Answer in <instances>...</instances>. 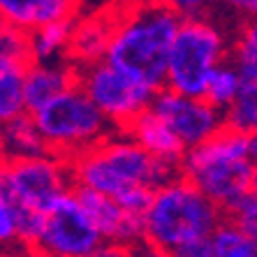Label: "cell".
<instances>
[{
    "label": "cell",
    "mask_w": 257,
    "mask_h": 257,
    "mask_svg": "<svg viewBox=\"0 0 257 257\" xmlns=\"http://www.w3.org/2000/svg\"><path fill=\"white\" fill-rule=\"evenodd\" d=\"M179 26L172 3L118 7L104 63L158 93L165 88L169 49Z\"/></svg>",
    "instance_id": "6da1fadb"
},
{
    "label": "cell",
    "mask_w": 257,
    "mask_h": 257,
    "mask_svg": "<svg viewBox=\"0 0 257 257\" xmlns=\"http://www.w3.org/2000/svg\"><path fill=\"white\" fill-rule=\"evenodd\" d=\"M179 174L222 215L257 186V137L222 127L209 142L186 151Z\"/></svg>",
    "instance_id": "7a4b0ae2"
},
{
    "label": "cell",
    "mask_w": 257,
    "mask_h": 257,
    "mask_svg": "<svg viewBox=\"0 0 257 257\" xmlns=\"http://www.w3.org/2000/svg\"><path fill=\"white\" fill-rule=\"evenodd\" d=\"M72 183L116 199L132 188L156 190L174 179L179 169L162 165L144 153L123 130L109 132L93 149L70 160Z\"/></svg>",
    "instance_id": "3957f363"
},
{
    "label": "cell",
    "mask_w": 257,
    "mask_h": 257,
    "mask_svg": "<svg viewBox=\"0 0 257 257\" xmlns=\"http://www.w3.org/2000/svg\"><path fill=\"white\" fill-rule=\"evenodd\" d=\"M222 220L225 215L190 181L176 174L151 195V204L142 218L144 243L172 255L190 241L209 239Z\"/></svg>",
    "instance_id": "277c9868"
},
{
    "label": "cell",
    "mask_w": 257,
    "mask_h": 257,
    "mask_svg": "<svg viewBox=\"0 0 257 257\" xmlns=\"http://www.w3.org/2000/svg\"><path fill=\"white\" fill-rule=\"evenodd\" d=\"M72 190L70 162L51 153L33 160H5L0 167V195L17 213L19 243H33L42 213Z\"/></svg>",
    "instance_id": "5b68a950"
},
{
    "label": "cell",
    "mask_w": 257,
    "mask_h": 257,
    "mask_svg": "<svg viewBox=\"0 0 257 257\" xmlns=\"http://www.w3.org/2000/svg\"><path fill=\"white\" fill-rule=\"evenodd\" d=\"M229 40L225 26L209 17L181 21L169 49L165 88L179 95L202 97L206 79L229 56Z\"/></svg>",
    "instance_id": "8992f818"
},
{
    "label": "cell",
    "mask_w": 257,
    "mask_h": 257,
    "mask_svg": "<svg viewBox=\"0 0 257 257\" xmlns=\"http://www.w3.org/2000/svg\"><path fill=\"white\" fill-rule=\"evenodd\" d=\"M30 118L44 139L47 153L67 162L93 149L109 132H114V127L93 107V102L77 84L33 111Z\"/></svg>",
    "instance_id": "52a82bcc"
},
{
    "label": "cell",
    "mask_w": 257,
    "mask_h": 257,
    "mask_svg": "<svg viewBox=\"0 0 257 257\" xmlns=\"http://www.w3.org/2000/svg\"><path fill=\"white\" fill-rule=\"evenodd\" d=\"M77 86L114 130H125L151 107V100L156 95L104 60L77 70Z\"/></svg>",
    "instance_id": "ba28073f"
},
{
    "label": "cell",
    "mask_w": 257,
    "mask_h": 257,
    "mask_svg": "<svg viewBox=\"0 0 257 257\" xmlns=\"http://www.w3.org/2000/svg\"><path fill=\"white\" fill-rule=\"evenodd\" d=\"M100 243V234L74 192H67L42 213L37 236L28 248L35 257H86Z\"/></svg>",
    "instance_id": "9c48e42d"
},
{
    "label": "cell",
    "mask_w": 257,
    "mask_h": 257,
    "mask_svg": "<svg viewBox=\"0 0 257 257\" xmlns=\"http://www.w3.org/2000/svg\"><path fill=\"white\" fill-rule=\"evenodd\" d=\"M151 111L172 130V135L190 151L209 142L225 127V118L204 97H188L172 90H158L151 100Z\"/></svg>",
    "instance_id": "30bf717a"
},
{
    "label": "cell",
    "mask_w": 257,
    "mask_h": 257,
    "mask_svg": "<svg viewBox=\"0 0 257 257\" xmlns=\"http://www.w3.org/2000/svg\"><path fill=\"white\" fill-rule=\"evenodd\" d=\"M72 192H74L79 206L84 209V213L88 215V220L93 222V227L97 229L102 241L118 243L123 248H132L144 241L142 218L125 213L111 197L93 190H84V188H74Z\"/></svg>",
    "instance_id": "8fae6325"
},
{
    "label": "cell",
    "mask_w": 257,
    "mask_h": 257,
    "mask_svg": "<svg viewBox=\"0 0 257 257\" xmlns=\"http://www.w3.org/2000/svg\"><path fill=\"white\" fill-rule=\"evenodd\" d=\"M116 10H93V12H79L72 28L70 47H67L65 60L74 70L102 63L107 56L111 33H114Z\"/></svg>",
    "instance_id": "7c38bea8"
},
{
    "label": "cell",
    "mask_w": 257,
    "mask_h": 257,
    "mask_svg": "<svg viewBox=\"0 0 257 257\" xmlns=\"http://www.w3.org/2000/svg\"><path fill=\"white\" fill-rule=\"evenodd\" d=\"M79 12L81 5L72 0H0V19L28 35L54 21L74 19Z\"/></svg>",
    "instance_id": "4fadbf2b"
},
{
    "label": "cell",
    "mask_w": 257,
    "mask_h": 257,
    "mask_svg": "<svg viewBox=\"0 0 257 257\" xmlns=\"http://www.w3.org/2000/svg\"><path fill=\"white\" fill-rule=\"evenodd\" d=\"M77 84V70L67 60L56 63H30L24 70V97L28 114L65 93Z\"/></svg>",
    "instance_id": "5bb4252c"
},
{
    "label": "cell",
    "mask_w": 257,
    "mask_h": 257,
    "mask_svg": "<svg viewBox=\"0 0 257 257\" xmlns=\"http://www.w3.org/2000/svg\"><path fill=\"white\" fill-rule=\"evenodd\" d=\"M123 132L137 144L144 153H149V156L156 158L158 162L169 165V167H174V169H179L181 160L186 156L183 144L174 137L172 130H169L151 109H146L144 114H139Z\"/></svg>",
    "instance_id": "9a60e30c"
},
{
    "label": "cell",
    "mask_w": 257,
    "mask_h": 257,
    "mask_svg": "<svg viewBox=\"0 0 257 257\" xmlns=\"http://www.w3.org/2000/svg\"><path fill=\"white\" fill-rule=\"evenodd\" d=\"M3 144H5L7 160H33V158L47 156L44 139L40 137L30 114L19 116L3 125Z\"/></svg>",
    "instance_id": "2e32d148"
},
{
    "label": "cell",
    "mask_w": 257,
    "mask_h": 257,
    "mask_svg": "<svg viewBox=\"0 0 257 257\" xmlns=\"http://www.w3.org/2000/svg\"><path fill=\"white\" fill-rule=\"evenodd\" d=\"M77 19V17H74ZM74 19H63L54 21L49 26L37 28L30 33V60L33 63H56V60H65L67 47H70L72 28H74Z\"/></svg>",
    "instance_id": "e0dca14e"
},
{
    "label": "cell",
    "mask_w": 257,
    "mask_h": 257,
    "mask_svg": "<svg viewBox=\"0 0 257 257\" xmlns=\"http://www.w3.org/2000/svg\"><path fill=\"white\" fill-rule=\"evenodd\" d=\"M229 65L241 79V88H257V28L248 24L229 44Z\"/></svg>",
    "instance_id": "ac0fdd59"
},
{
    "label": "cell",
    "mask_w": 257,
    "mask_h": 257,
    "mask_svg": "<svg viewBox=\"0 0 257 257\" xmlns=\"http://www.w3.org/2000/svg\"><path fill=\"white\" fill-rule=\"evenodd\" d=\"M239 90H241L239 74L229 65V60H225V63H220V65L211 72V77L206 79L202 97L209 102L213 109H218L220 114H225V111L232 107V102L236 100Z\"/></svg>",
    "instance_id": "d6986e66"
},
{
    "label": "cell",
    "mask_w": 257,
    "mask_h": 257,
    "mask_svg": "<svg viewBox=\"0 0 257 257\" xmlns=\"http://www.w3.org/2000/svg\"><path fill=\"white\" fill-rule=\"evenodd\" d=\"M213 257H257V239L241 232L229 220H222L209 236Z\"/></svg>",
    "instance_id": "ffe728a7"
},
{
    "label": "cell",
    "mask_w": 257,
    "mask_h": 257,
    "mask_svg": "<svg viewBox=\"0 0 257 257\" xmlns=\"http://www.w3.org/2000/svg\"><path fill=\"white\" fill-rule=\"evenodd\" d=\"M30 60L28 33L5 24L0 19V72L3 70H26Z\"/></svg>",
    "instance_id": "44dd1931"
},
{
    "label": "cell",
    "mask_w": 257,
    "mask_h": 257,
    "mask_svg": "<svg viewBox=\"0 0 257 257\" xmlns=\"http://www.w3.org/2000/svg\"><path fill=\"white\" fill-rule=\"evenodd\" d=\"M24 114H28L24 97V70H3L0 72V123L5 125Z\"/></svg>",
    "instance_id": "7402d4cb"
},
{
    "label": "cell",
    "mask_w": 257,
    "mask_h": 257,
    "mask_svg": "<svg viewBox=\"0 0 257 257\" xmlns=\"http://www.w3.org/2000/svg\"><path fill=\"white\" fill-rule=\"evenodd\" d=\"M225 127L241 135L257 132V88H241L232 107L222 114Z\"/></svg>",
    "instance_id": "603a6c76"
},
{
    "label": "cell",
    "mask_w": 257,
    "mask_h": 257,
    "mask_svg": "<svg viewBox=\"0 0 257 257\" xmlns=\"http://www.w3.org/2000/svg\"><path fill=\"white\" fill-rule=\"evenodd\" d=\"M225 215H227V220L232 222V225H236L241 232H245L248 236L257 239V195L255 192L248 195V197H243L241 202H236Z\"/></svg>",
    "instance_id": "cb8c5ba5"
},
{
    "label": "cell",
    "mask_w": 257,
    "mask_h": 257,
    "mask_svg": "<svg viewBox=\"0 0 257 257\" xmlns=\"http://www.w3.org/2000/svg\"><path fill=\"white\" fill-rule=\"evenodd\" d=\"M19 243V227H17V213L10 206L3 195H0V245L10 248V245Z\"/></svg>",
    "instance_id": "d4e9b609"
},
{
    "label": "cell",
    "mask_w": 257,
    "mask_h": 257,
    "mask_svg": "<svg viewBox=\"0 0 257 257\" xmlns=\"http://www.w3.org/2000/svg\"><path fill=\"white\" fill-rule=\"evenodd\" d=\"M169 257H213V250H211L209 239H197V241H190V243L176 248Z\"/></svg>",
    "instance_id": "484cf974"
},
{
    "label": "cell",
    "mask_w": 257,
    "mask_h": 257,
    "mask_svg": "<svg viewBox=\"0 0 257 257\" xmlns=\"http://www.w3.org/2000/svg\"><path fill=\"white\" fill-rule=\"evenodd\" d=\"M86 257H127V248L118 243H109V241H102L97 248L88 252Z\"/></svg>",
    "instance_id": "4316f807"
},
{
    "label": "cell",
    "mask_w": 257,
    "mask_h": 257,
    "mask_svg": "<svg viewBox=\"0 0 257 257\" xmlns=\"http://www.w3.org/2000/svg\"><path fill=\"white\" fill-rule=\"evenodd\" d=\"M127 257H169V255L142 241V243H137V245H132V248H127Z\"/></svg>",
    "instance_id": "83f0119b"
},
{
    "label": "cell",
    "mask_w": 257,
    "mask_h": 257,
    "mask_svg": "<svg viewBox=\"0 0 257 257\" xmlns=\"http://www.w3.org/2000/svg\"><path fill=\"white\" fill-rule=\"evenodd\" d=\"M232 7H236L241 14L248 12V17H255L257 14V3L255 0H248V3H245V0H236V3H232Z\"/></svg>",
    "instance_id": "f1b7e54d"
},
{
    "label": "cell",
    "mask_w": 257,
    "mask_h": 257,
    "mask_svg": "<svg viewBox=\"0 0 257 257\" xmlns=\"http://www.w3.org/2000/svg\"><path fill=\"white\" fill-rule=\"evenodd\" d=\"M5 160H7V156H5V144H3V123H0V167H3Z\"/></svg>",
    "instance_id": "f546056e"
},
{
    "label": "cell",
    "mask_w": 257,
    "mask_h": 257,
    "mask_svg": "<svg viewBox=\"0 0 257 257\" xmlns=\"http://www.w3.org/2000/svg\"><path fill=\"white\" fill-rule=\"evenodd\" d=\"M0 257H10V255H7V252H0Z\"/></svg>",
    "instance_id": "4dcf8cb0"
}]
</instances>
